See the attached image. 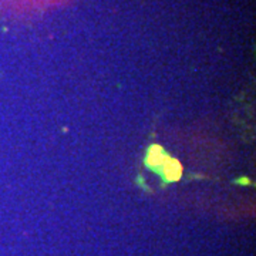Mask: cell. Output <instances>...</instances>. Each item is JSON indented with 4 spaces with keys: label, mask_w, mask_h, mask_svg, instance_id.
Wrapping results in <instances>:
<instances>
[{
    "label": "cell",
    "mask_w": 256,
    "mask_h": 256,
    "mask_svg": "<svg viewBox=\"0 0 256 256\" xmlns=\"http://www.w3.org/2000/svg\"><path fill=\"white\" fill-rule=\"evenodd\" d=\"M160 170L162 171L164 178L168 180V181H178L181 178V175H182L181 164L176 160H171V158H168Z\"/></svg>",
    "instance_id": "obj_1"
},
{
    "label": "cell",
    "mask_w": 256,
    "mask_h": 256,
    "mask_svg": "<svg viewBox=\"0 0 256 256\" xmlns=\"http://www.w3.org/2000/svg\"><path fill=\"white\" fill-rule=\"evenodd\" d=\"M168 158H170V156L165 154L161 146H151V148H150V151H148V156H146V164L150 165L151 168H154V170H160Z\"/></svg>",
    "instance_id": "obj_2"
}]
</instances>
